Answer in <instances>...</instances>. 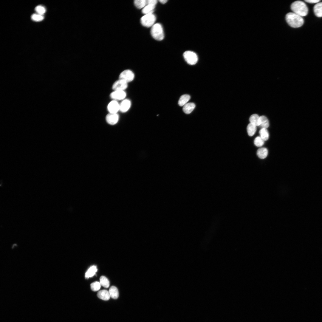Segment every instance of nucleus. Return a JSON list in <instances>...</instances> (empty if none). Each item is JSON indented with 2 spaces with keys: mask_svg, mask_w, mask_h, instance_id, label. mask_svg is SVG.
I'll use <instances>...</instances> for the list:
<instances>
[{
  "mask_svg": "<svg viewBox=\"0 0 322 322\" xmlns=\"http://www.w3.org/2000/svg\"><path fill=\"white\" fill-rule=\"evenodd\" d=\"M156 20L155 16L152 13L145 15L141 18L140 21L143 26L149 27H152L154 24Z\"/></svg>",
  "mask_w": 322,
  "mask_h": 322,
  "instance_id": "nucleus-4",
  "label": "nucleus"
},
{
  "mask_svg": "<svg viewBox=\"0 0 322 322\" xmlns=\"http://www.w3.org/2000/svg\"><path fill=\"white\" fill-rule=\"evenodd\" d=\"M97 269L96 267L93 266L90 267L85 273V277L89 278L94 276L97 272Z\"/></svg>",
  "mask_w": 322,
  "mask_h": 322,
  "instance_id": "nucleus-22",
  "label": "nucleus"
},
{
  "mask_svg": "<svg viewBox=\"0 0 322 322\" xmlns=\"http://www.w3.org/2000/svg\"><path fill=\"white\" fill-rule=\"evenodd\" d=\"M35 10L38 14L41 15H43L46 12L45 8L40 5L37 6L35 8Z\"/></svg>",
  "mask_w": 322,
  "mask_h": 322,
  "instance_id": "nucleus-29",
  "label": "nucleus"
},
{
  "mask_svg": "<svg viewBox=\"0 0 322 322\" xmlns=\"http://www.w3.org/2000/svg\"><path fill=\"white\" fill-rule=\"evenodd\" d=\"M195 107V105L193 103H187L183 107L182 110L186 114H189L193 110Z\"/></svg>",
  "mask_w": 322,
  "mask_h": 322,
  "instance_id": "nucleus-14",
  "label": "nucleus"
},
{
  "mask_svg": "<svg viewBox=\"0 0 322 322\" xmlns=\"http://www.w3.org/2000/svg\"><path fill=\"white\" fill-rule=\"evenodd\" d=\"M260 123L259 127L261 129H267L269 126V121L267 117L264 115L260 116Z\"/></svg>",
  "mask_w": 322,
  "mask_h": 322,
  "instance_id": "nucleus-18",
  "label": "nucleus"
},
{
  "mask_svg": "<svg viewBox=\"0 0 322 322\" xmlns=\"http://www.w3.org/2000/svg\"><path fill=\"white\" fill-rule=\"evenodd\" d=\"M101 287L100 283L98 281H95L90 284L91 290L94 291H96L99 290Z\"/></svg>",
  "mask_w": 322,
  "mask_h": 322,
  "instance_id": "nucleus-27",
  "label": "nucleus"
},
{
  "mask_svg": "<svg viewBox=\"0 0 322 322\" xmlns=\"http://www.w3.org/2000/svg\"><path fill=\"white\" fill-rule=\"evenodd\" d=\"M109 292L110 297L114 299H116L119 296V292L117 288L114 286H112L110 288Z\"/></svg>",
  "mask_w": 322,
  "mask_h": 322,
  "instance_id": "nucleus-16",
  "label": "nucleus"
},
{
  "mask_svg": "<svg viewBox=\"0 0 322 322\" xmlns=\"http://www.w3.org/2000/svg\"><path fill=\"white\" fill-rule=\"evenodd\" d=\"M268 153V150L265 148H260L258 149L257 151V156L261 159L265 158L267 155Z\"/></svg>",
  "mask_w": 322,
  "mask_h": 322,
  "instance_id": "nucleus-19",
  "label": "nucleus"
},
{
  "mask_svg": "<svg viewBox=\"0 0 322 322\" xmlns=\"http://www.w3.org/2000/svg\"><path fill=\"white\" fill-rule=\"evenodd\" d=\"M32 19L35 21H40L44 19V17L42 15L39 14H33L31 16Z\"/></svg>",
  "mask_w": 322,
  "mask_h": 322,
  "instance_id": "nucleus-28",
  "label": "nucleus"
},
{
  "mask_svg": "<svg viewBox=\"0 0 322 322\" xmlns=\"http://www.w3.org/2000/svg\"><path fill=\"white\" fill-rule=\"evenodd\" d=\"M134 3L135 6L139 9L143 8L147 5L145 0H135Z\"/></svg>",
  "mask_w": 322,
  "mask_h": 322,
  "instance_id": "nucleus-24",
  "label": "nucleus"
},
{
  "mask_svg": "<svg viewBox=\"0 0 322 322\" xmlns=\"http://www.w3.org/2000/svg\"><path fill=\"white\" fill-rule=\"evenodd\" d=\"M100 283L101 285L105 288H108L109 286V282L108 279L105 276H101L100 278Z\"/></svg>",
  "mask_w": 322,
  "mask_h": 322,
  "instance_id": "nucleus-25",
  "label": "nucleus"
},
{
  "mask_svg": "<svg viewBox=\"0 0 322 322\" xmlns=\"http://www.w3.org/2000/svg\"><path fill=\"white\" fill-rule=\"evenodd\" d=\"M184 58L186 61L189 64L193 65L197 62L198 57L196 53L190 51H187L183 53Z\"/></svg>",
  "mask_w": 322,
  "mask_h": 322,
  "instance_id": "nucleus-5",
  "label": "nucleus"
},
{
  "mask_svg": "<svg viewBox=\"0 0 322 322\" xmlns=\"http://www.w3.org/2000/svg\"><path fill=\"white\" fill-rule=\"evenodd\" d=\"M106 120L107 123L111 125L116 124L119 119V116L117 113H108L106 116Z\"/></svg>",
  "mask_w": 322,
  "mask_h": 322,
  "instance_id": "nucleus-10",
  "label": "nucleus"
},
{
  "mask_svg": "<svg viewBox=\"0 0 322 322\" xmlns=\"http://www.w3.org/2000/svg\"><path fill=\"white\" fill-rule=\"evenodd\" d=\"M254 143L256 146L257 147H260L264 145V141L260 136H258L255 139Z\"/></svg>",
  "mask_w": 322,
  "mask_h": 322,
  "instance_id": "nucleus-26",
  "label": "nucleus"
},
{
  "mask_svg": "<svg viewBox=\"0 0 322 322\" xmlns=\"http://www.w3.org/2000/svg\"><path fill=\"white\" fill-rule=\"evenodd\" d=\"M128 86V83L119 79L114 83L112 85V88L113 91H125Z\"/></svg>",
  "mask_w": 322,
  "mask_h": 322,
  "instance_id": "nucleus-8",
  "label": "nucleus"
},
{
  "mask_svg": "<svg viewBox=\"0 0 322 322\" xmlns=\"http://www.w3.org/2000/svg\"><path fill=\"white\" fill-rule=\"evenodd\" d=\"M167 1H168V0H159V1L162 4H164Z\"/></svg>",
  "mask_w": 322,
  "mask_h": 322,
  "instance_id": "nucleus-32",
  "label": "nucleus"
},
{
  "mask_svg": "<svg viewBox=\"0 0 322 322\" xmlns=\"http://www.w3.org/2000/svg\"><path fill=\"white\" fill-rule=\"evenodd\" d=\"M151 34L155 39L161 41L164 38V34L161 25L158 23L154 24L151 27Z\"/></svg>",
  "mask_w": 322,
  "mask_h": 322,
  "instance_id": "nucleus-3",
  "label": "nucleus"
},
{
  "mask_svg": "<svg viewBox=\"0 0 322 322\" xmlns=\"http://www.w3.org/2000/svg\"><path fill=\"white\" fill-rule=\"evenodd\" d=\"M286 20L290 27L294 28L301 27L304 22L302 17L293 12H290L287 13L286 16Z\"/></svg>",
  "mask_w": 322,
  "mask_h": 322,
  "instance_id": "nucleus-1",
  "label": "nucleus"
},
{
  "mask_svg": "<svg viewBox=\"0 0 322 322\" xmlns=\"http://www.w3.org/2000/svg\"><path fill=\"white\" fill-rule=\"evenodd\" d=\"M260 137L264 141L268 140L269 138V134L266 129H261L259 131Z\"/></svg>",
  "mask_w": 322,
  "mask_h": 322,
  "instance_id": "nucleus-23",
  "label": "nucleus"
},
{
  "mask_svg": "<svg viewBox=\"0 0 322 322\" xmlns=\"http://www.w3.org/2000/svg\"><path fill=\"white\" fill-rule=\"evenodd\" d=\"M305 2H307L308 3H310V4H315V3L317 4V3L319 2L320 1V0H305Z\"/></svg>",
  "mask_w": 322,
  "mask_h": 322,
  "instance_id": "nucleus-31",
  "label": "nucleus"
},
{
  "mask_svg": "<svg viewBox=\"0 0 322 322\" xmlns=\"http://www.w3.org/2000/svg\"><path fill=\"white\" fill-rule=\"evenodd\" d=\"M313 11L317 17H322V2H319L315 5L313 7Z\"/></svg>",
  "mask_w": 322,
  "mask_h": 322,
  "instance_id": "nucleus-13",
  "label": "nucleus"
},
{
  "mask_svg": "<svg viewBox=\"0 0 322 322\" xmlns=\"http://www.w3.org/2000/svg\"><path fill=\"white\" fill-rule=\"evenodd\" d=\"M109 113L115 114L120 111V103L117 101L112 100L107 107Z\"/></svg>",
  "mask_w": 322,
  "mask_h": 322,
  "instance_id": "nucleus-9",
  "label": "nucleus"
},
{
  "mask_svg": "<svg viewBox=\"0 0 322 322\" xmlns=\"http://www.w3.org/2000/svg\"><path fill=\"white\" fill-rule=\"evenodd\" d=\"M155 6L147 4L142 9V12L145 15L152 14L154 12Z\"/></svg>",
  "mask_w": 322,
  "mask_h": 322,
  "instance_id": "nucleus-21",
  "label": "nucleus"
},
{
  "mask_svg": "<svg viewBox=\"0 0 322 322\" xmlns=\"http://www.w3.org/2000/svg\"><path fill=\"white\" fill-rule=\"evenodd\" d=\"M147 4L150 5L155 6L157 2L156 0H146Z\"/></svg>",
  "mask_w": 322,
  "mask_h": 322,
  "instance_id": "nucleus-30",
  "label": "nucleus"
},
{
  "mask_svg": "<svg viewBox=\"0 0 322 322\" xmlns=\"http://www.w3.org/2000/svg\"><path fill=\"white\" fill-rule=\"evenodd\" d=\"M126 93L125 91H113L110 94V97L112 100L117 101H122L126 99Z\"/></svg>",
  "mask_w": 322,
  "mask_h": 322,
  "instance_id": "nucleus-7",
  "label": "nucleus"
},
{
  "mask_svg": "<svg viewBox=\"0 0 322 322\" xmlns=\"http://www.w3.org/2000/svg\"><path fill=\"white\" fill-rule=\"evenodd\" d=\"M97 296L99 298L105 301L109 300L110 297L109 291L105 290L99 291Z\"/></svg>",
  "mask_w": 322,
  "mask_h": 322,
  "instance_id": "nucleus-12",
  "label": "nucleus"
},
{
  "mask_svg": "<svg viewBox=\"0 0 322 322\" xmlns=\"http://www.w3.org/2000/svg\"><path fill=\"white\" fill-rule=\"evenodd\" d=\"M134 77V73L129 69H126L123 71L120 74L119 77V79L122 80L128 83L132 81Z\"/></svg>",
  "mask_w": 322,
  "mask_h": 322,
  "instance_id": "nucleus-6",
  "label": "nucleus"
},
{
  "mask_svg": "<svg viewBox=\"0 0 322 322\" xmlns=\"http://www.w3.org/2000/svg\"><path fill=\"white\" fill-rule=\"evenodd\" d=\"M247 131L248 135L252 136L255 134L256 130V126L252 123H249L247 128Z\"/></svg>",
  "mask_w": 322,
  "mask_h": 322,
  "instance_id": "nucleus-20",
  "label": "nucleus"
},
{
  "mask_svg": "<svg viewBox=\"0 0 322 322\" xmlns=\"http://www.w3.org/2000/svg\"><path fill=\"white\" fill-rule=\"evenodd\" d=\"M190 98V96L188 95L185 94L182 95L178 100V105L181 106H184L187 103Z\"/></svg>",
  "mask_w": 322,
  "mask_h": 322,
  "instance_id": "nucleus-17",
  "label": "nucleus"
},
{
  "mask_svg": "<svg viewBox=\"0 0 322 322\" xmlns=\"http://www.w3.org/2000/svg\"><path fill=\"white\" fill-rule=\"evenodd\" d=\"M131 106V102L129 99H125L120 103V111L125 113L130 109Z\"/></svg>",
  "mask_w": 322,
  "mask_h": 322,
  "instance_id": "nucleus-11",
  "label": "nucleus"
},
{
  "mask_svg": "<svg viewBox=\"0 0 322 322\" xmlns=\"http://www.w3.org/2000/svg\"><path fill=\"white\" fill-rule=\"evenodd\" d=\"M250 123L254 124L256 126H259L260 125V117L257 114H253L250 116L249 118Z\"/></svg>",
  "mask_w": 322,
  "mask_h": 322,
  "instance_id": "nucleus-15",
  "label": "nucleus"
},
{
  "mask_svg": "<svg viewBox=\"0 0 322 322\" xmlns=\"http://www.w3.org/2000/svg\"><path fill=\"white\" fill-rule=\"evenodd\" d=\"M291 8L293 12L301 17L306 16L308 13L307 7L302 1H297L293 2L291 5Z\"/></svg>",
  "mask_w": 322,
  "mask_h": 322,
  "instance_id": "nucleus-2",
  "label": "nucleus"
}]
</instances>
